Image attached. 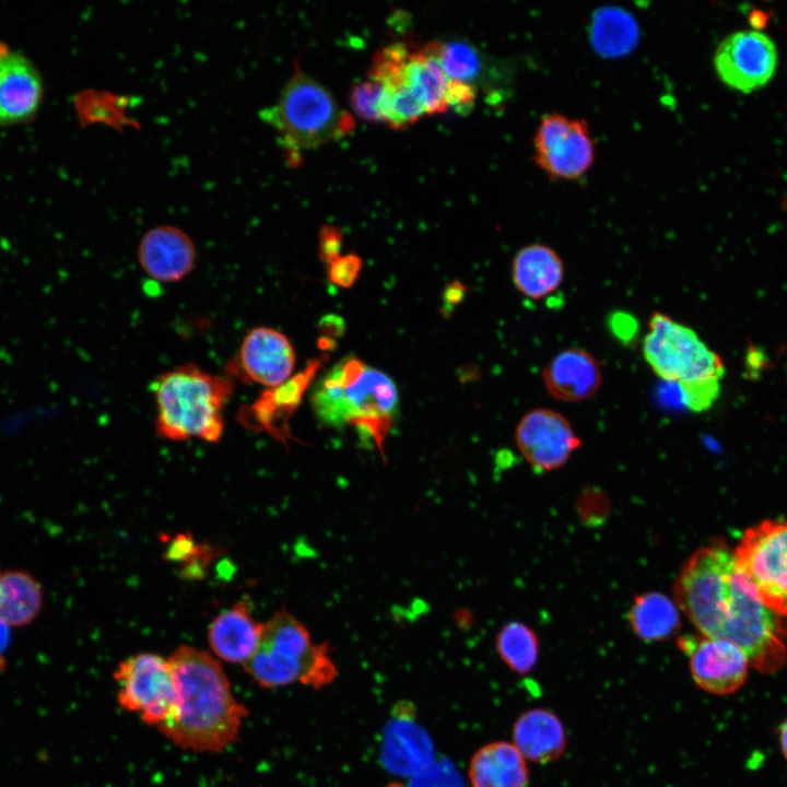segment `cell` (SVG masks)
<instances>
[{"mask_svg":"<svg viewBox=\"0 0 787 787\" xmlns=\"http://www.w3.org/2000/svg\"><path fill=\"white\" fill-rule=\"evenodd\" d=\"M673 595L702 635L732 642L759 671L771 673L785 665L787 622L747 589L725 543L695 551L682 566Z\"/></svg>","mask_w":787,"mask_h":787,"instance_id":"6da1fadb","label":"cell"},{"mask_svg":"<svg viewBox=\"0 0 787 787\" xmlns=\"http://www.w3.org/2000/svg\"><path fill=\"white\" fill-rule=\"evenodd\" d=\"M168 661L177 709L174 719L158 730L183 749L222 752L237 740L247 708L234 696L221 663L188 645L177 647Z\"/></svg>","mask_w":787,"mask_h":787,"instance_id":"7a4b0ae2","label":"cell"},{"mask_svg":"<svg viewBox=\"0 0 787 787\" xmlns=\"http://www.w3.org/2000/svg\"><path fill=\"white\" fill-rule=\"evenodd\" d=\"M309 400L324 425L353 427L384 454L399 411L398 388L386 373L356 356H344L314 383Z\"/></svg>","mask_w":787,"mask_h":787,"instance_id":"3957f363","label":"cell"},{"mask_svg":"<svg viewBox=\"0 0 787 787\" xmlns=\"http://www.w3.org/2000/svg\"><path fill=\"white\" fill-rule=\"evenodd\" d=\"M156 403L155 430L160 437L218 442L224 431L223 411L234 380L188 363L160 374L151 384Z\"/></svg>","mask_w":787,"mask_h":787,"instance_id":"277c9868","label":"cell"},{"mask_svg":"<svg viewBox=\"0 0 787 787\" xmlns=\"http://www.w3.org/2000/svg\"><path fill=\"white\" fill-rule=\"evenodd\" d=\"M261 120L278 134L291 165L301 152L338 140L354 129V119L341 109L332 94L295 63L278 101L259 111Z\"/></svg>","mask_w":787,"mask_h":787,"instance_id":"5b68a950","label":"cell"},{"mask_svg":"<svg viewBox=\"0 0 787 787\" xmlns=\"http://www.w3.org/2000/svg\"><path fill=\"white\" fill-rule=\"evenodd\" d=\"M243 666L255 682L268 689L297 682L320 690L338 676L328 644L314 643L307 627L284 610L263 623L259 646Z\"/></svg>","mask_w":787,"mask_h":787,"instance_id":"8992f818","label":"cell"},{"mask_svg":"<svg viewBox=\"0 0 787 787\" xmlns=\"http://www.w3.org/2000/svg\"><path fill=\"white\" fill-rule=\"evenodd\" d=\"M643 357L651 371L669 383L720 381L723 361L690 327L668 314H651L642 341Z\"/></svg>","mask_w":787,"mask_h":787,"instance_id":"52a82bcc","label":"cell"},{"mask_svg":"<svg viewBox=\"0 0 787 787\" xmlns=\"http://www.w3.org/2000/svg\"><path fill=\"white\" fill-rule=\"evenodd\" d=\"M733 557L747 589L787 618V520L768 519L747 529Z\"/></svg>","mask_w":787,"mask_h":787,"instance_id":"ba28073f","label":"cell"},{"mask_svg":"<svg viewBox=\"0 0 787 787\" xmlns=\"http://www.w3.org/2000/svg\"><path fill=\"white\" fill-rule=\"evenodd\" d=\"M114 679L121 708L158 729L174 719L177 691L168 658L152 653L130 656L119 663Z\"/></svg>","mask_w":787,"mask_h":787,"instance_id":"9c48e42d","label":"cell"},{"mask_svg":"<svg viewBox=\"0 0 787 787\" xmlns=\"http://www.w3.org/2000/svg\"><path fill=\"white\" fill-rule=\"evenodd\" d=\"M596 148L585 120L560 113L544 115L533 134V161L548 176L576 180L592 166Z\"/></svg>","mask_w":787,"mask_h":787,"instance_id":"30bf717a","label":"cell"},{"mask_svg":"<svg viewBox=\"0 0 787 787\" xmlns=\"http://www.w3.org/2000/svg\"><path fill=\"white\" fill-rule=\"evenodd\" d=\"M778 63L775 43L760 31H739L718 45L714 66L719 79L730 89L751 93L765 86Z\"/></svg>","mask_w":787,"mask_h":787,"instance_id":"8fae6325","label":"cell"},{"mask_svg":"<svg viewBox=\"0 0 787 787\" xmlns=\"http://www.w3.org/2000/svg\"><path fill=\"white\" fill-rule=\"evenodd\" d=\"M515 441L525 460L540 471L563 467L582 445L571 421L550 408L526 412L516 425Z\"/></svg>","mask_w":787,"mask_h":787,"instance_id":"7c38bea8","label":"cell"},{"mask_svg":"<svg viewBox=\"0 0 787 787\" xmlns=\"http://www.w3.org/2000/svg\"><path fill=\"white\" fill-rule=\"evenodd\" d=\"M295 360L294 346L284 333L258 326L243 338L236 356L227 363L226 375L272 388L292 377Z\"/></svg>","mask_w":787,"mask_h":787,"instance_id":"4fadbf2b","label":"cell"},{"mask_svg":"<svg viewBox=\"0 0 787 787\" xmlns=\"http://www.w3.org/2000/svg\"><path fill=\"white\" fill-rule=\"evenodd\" d=\"M679 647L688 655L691 676L703 691L727 695L744 683L750 662L732 642L704 635L684 636Z\"/></svg>","mask_w":787,"mask_h":787,"instance_id":"5bb4252c","label":"cell"},{"mask_svg":"<svg viewBox=\"0 0 787 787\" xmlns=\"http://www.w3.org/2000/svg\"><path fill=\"white\" fill-rule=\"evenodd\" d=\"M43 98L42 77L22 52L0 44V127L30 120Z\"/></svg>","mask_w":787,"mask_h":787,"instance_id":"9a60e30c","label":"cell"},{"mask_svg":"<svg viewBox=\"0 0 787 787\" xmlns=\"http://www.w3.org/2000/svg\"><path fill=\"white\" fill-rule=\"evenodd\" d=\"M138 259L150 278L174 283L192 271L197 249L184 230L174 225H158L143 234L138 247Z\"/></svg>","mask_w":787,"mask_h":787,"instance_id":"2e32d148","label":"cell"},{"mask_svg":"<svg viewBox=\"0 0 787 787\" xmlns=\"http://www.w3.org/2000/svg\"><path fill=\"white\" fill-rule=\"evenodd\" d=\"M316 363L282 385L268 388L255 401L244 404L238 413V422L247 430L265 432L286 444L292 436L289 419L301 402L310 381Z\"/></svg>","mask_w":787,"mask_h":787,"instance_id":"e0dca14e","label":"cell"},{"mask_svg":"<svg viewBox=\"0 0 787 787\" xmlns=\"http://www.w3.org/2000/svg\"><path fill=\"white\" fill-rule=\"evenodd\" d=\"M541 378L553 399L577 403L598 392L602 385V366L588 350L572 346L556 353L543 366Z\"/></svg>","mask_w":787,"mask_h":787,"instance_id":"ac0fdd59","label":"cell"},{"mask_svg":"<svg viewBox=\"0 0 787 787\" xmlns=\"http://www.w3.org/2000/svg\"><path fill=\"white\" fill-rule=\"evenodd\" d=\"M515 289L525 297L541 301L555 293L563 284L565 266L559 252L541 243L521 247L510 267Z\"/></svg>","mask_w":787,"mask_h":787,"instance_id":"d6986e66","label":"cell"},{"mask_svg":"<svg viewBox=\"0 0 787 787\" xmlns=\"http://www.w3.org/2000/svg\"><path fill=\"white\" fill-rule=\"evenodd\" d=\"M262 631L263 623L254 619L248 603L242 600L212 621L208 639L220 659L245 665L256 653Z\"/></svg>","mask_w":787,"mask_h":787,"instance_id":"ffe728a7","label":"cell"},{"mask_svg":"<svg viewBox=\"0 0 787 787\" xmlns=\"http://www.w3.org/2000/svg\"><path fill=\"white\" fill-rule=\"evenodd\" d=\"M513 744L521 755L537 764L559 760L566 748V733L559 716L547 708L521 713L513 726Z\"/></svg>","mask_w":787,"mask_h":787,"instance_id":"44dd1931","label":"cell"},{"mask_svg":"<svg viewBox=\"0 0 787 787\" xmlns=\"http://www.w3.org/2000/svg\"><path fill=\"white\" fill-rule=\"evenodd\" d=\"M468 776L472 787H528L529 784L526 759L506 741L478 749L470 760Z\"/></svg>","mask_w":787,"mask_h":787,"instance_id":"7402d4cb","label":"cell"},{"mask_svg":"<svg viewBox=\"0 0 787 787\" xmlns=\"http://www.w3.org/2000/svg\"><path fill=\"white\" fill-rule=\"evenodd\" d=\"M627 619L634 634L647 643L671 638L681 625L674 600L658 591L637 595Z\"/></svg>","mask_w":787,"mask_h":787,"instance_id":"603a6c76","label":"cell"},{"mask_svg":"<svg viewBox=\"0 0 787 787\" xmlns=\"http://www.w3.org/2000/svg\"><path fill=\"white\" fill-rule=\"evenodd\" d=\"M43 603L42 585L32 574L23 569L0 572V618L11 627L32 623Z\"/></svg>","mask_w":787,"mask_h":787,"instance_id":"cb8c5ba5","label":"cell"},{"mask_svg":"<svg viewBox=\"0 0 787 787\" xmlns=\"http://www.w3.org/2000/svg\"><path fill=\"white\" fill-rule=\"evenodd\" d=\"M428 740L421 730L404 717L392 723L388 732L385 760L396 772L419 773L431 760Z\"/></svg>","mask_w":787,"mask_h":787,"instance_id":"d4e9b609","label":"cell"},{"mask_svg":"<svg viewBox=\"0 0 787 787\" xmlns=\"http://www.w3.org/2000/svg\"><path fill=\"white\" fill-rule=\"evenodd\" d=\"M495 648L503 662L515 673H530L539 658V641L528 625L519 621L505 623L496 634Z\"/></svg>","mask_w":787,"mask_h":787,"instance_id":"484cf974","label":"cell"},{"mask_svg":"<svg viewBox=\"0 0 787 787\" xmlns=\"http://www.w3.org/2000/svg\"><path fill=\"white\" fill-rule=\"evenodd\" d=\"M591 38L596 49L606 56L629 51L636 43L637 27L634 20L620 9H603L595 14Z\"/></svg>","mask_w":787,"mask_h":787,"instance_id":"4316f807","label":"cell"},{"mask_svg":"<svg viewBox=\"0 0 787 787\" xmlns=\"http://www.w3.org/2000/svg\"><path fill=\"white\" fill-rule=\"evenodd\" d=\"M442 68L451 81L473 85L480 80L484 61L481 52L465 40H438Z\"/></svg>","mask_w":787,"mask_h":787,"instance_id":"83f0119b","label":"cell"},{"mask_svg":"<svg viewBox=\"0 0 787 787\" xmlns=\"http://www.w3.org/2000/svg\"><path fill=\"white\" fill-rule=\"evenodd\" d=\"M384 86L373 80L366 79L355 83L350 92V104L353 110L362 118L373 122H383L381 104Z\"/></svg>","mask_w":787,"mask_h":787,"instance_id":"f1b7e54d","label":"cell"},{"mask_svg":"<svg viewBox=\"0 0 787 787\" xmlns=\"http://www.w3.org/2000/svg\"><path fill=\"white\" fill-rule=\"evenodd\" d=\"M683 406L692 412L712 408L720 392V381H703L678 385Z\"/></svg>","mask_w":787,"mask_h":787,"instance_id":"f546056e","label":"cell"},{"mask_svg":"<svg viewBox=\"0 0 787 787\" xmlns=\"http://www.w3.org/2000/svg\"><path fill=\"white\" fill-rule=\"evenodd\" d=\"M362 260L355 254L340 256L329 265V280L341 286L350 287L357 280Z\"/></svg>","mask_w":787,"mask_h":787,"instance_id":"4dcf8cb0","label":"cell"},{"mask_svg":"<svg viewBox=\"0 0 787 787\" xmlns=\"http://www.w3.org/2000/svg\"><path fill=\"white\" fill-rule=\"evenodd\" d=\"M342 238L341 231L336 226L325 225L320 228L318 252L322 262L329 266L340 257Z\"/></svg>","mask_w":787,"mask_h":787,"instance_id":"1f68e13d","label":"cell"},{"mask_svg":"<svg viewBox=\"0 0 787 787\" xmlns=\"http://www.w3.org/2000/svg\"><path fill=\"white\" fill-rule=\"evenodd\" d=\"M11 638V626L0 618V669L5 663V653Z\"/></svg>","mask_w":787,"mask_h":787,"instance_id":"d6a6232c","label":"cell"},{"mask_svg":"<svg viewBox=\"0 0 787 787\" xmlns=\"http://www.w3.org/2000/svg\"><path fill=\"white\" fill-rule=\"evenodd\" d=\"M779 744L782 752L787 760V718L779 727Z\"/></svg>","mask_w":787,"mask_h":787,"instance_id":"836d02e7","label":"cell"},{"mask_svg":"<svg viewBox=\"0 0 787 787\" xmlns=\"http://www.w3.org/2000/svg\"><path fill=\"white\" fill-rule=\"evenodd\" d=\"M0 572H1V569H0Z\"/></svg>","mask_w":787,"mask_h":787,"instance_id":"e575fe53","label":"cell"}]
</instances>
